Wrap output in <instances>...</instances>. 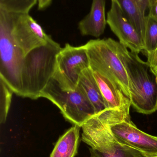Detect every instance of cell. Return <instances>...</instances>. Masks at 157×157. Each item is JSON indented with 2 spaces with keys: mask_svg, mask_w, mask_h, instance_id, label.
<instances>
[{
  "mask_svg": "<svg viewBox=\"0 0 157 157\" xmlns=\"http://www.w3.org/2000/svg\"><path fill=\"white\" fill-rule=\"evenodd\" d=\"M157 157V155H155V156H153V157Z\"/></svg>",
  "mask_w": 157,
  "mask_h": 157,
  "instance_id": "20",
  "label": "cell"
},
{
  "mask_svg": "<svg viewBox=\"0 0 157 157\" xmlns=\"http://www.w3.org/2000/svg\"><path fill=\"white\" fill-rule=\"evenodd\" d=\"M51 0H39L37 1L38 10H45L51 5L52 3Z\"/></svg>",
  "mask_w": 157,
  "mask_h": 157,
  "instance_id": "19",
  "label": "cell"
},
{
  "mask_svg": "<svg viewBox=\"0 0 157 157\" xmlns=\"http://www.w3.org/2000/svg\"><path fill=\"white\" fill-rule=\"evenodd\" d=\"M106 110L110 129L118 139L148 157L157 155V136L138 129L131 121L129 113L116 109Z\"/></svg>",
  "mask_w": 157,
  "mask_h": 157,
  "instance_id": "7",
  "label": "cell"
},
{
  "mask_svg": "<svg viewBox=\"0 0 157 157\" xmlns=\"http://www.w3.org/2000/svg\"><path fill=\"white\" fill-rule=\"evenodd\" d=\"M91 69L100 88L106 109L121 110L129 113L131 105L130 99L106 76L96 70Z\"/></svg>",
  "mask_w": 157,
  "mask_h": 157,
  "instance_id": "10",
  "label": "cell"
},
{
  "mask_svg": "<svg viewBox=\"0 0 157 157\" xmlns=\"http://www.w3.org/2000/svg\"><path fill=\"white\" fill-rule=\"evenodd\" d=\"M89 67L90 60L84 45L74 47L67 43L57 56L53 78L63 90H74L82 73Z\"/></svg>",
  "mask_w": 157,
  "mask_h": 157,
  "instance_id": "8",
  "label": "cell"
},
{
  "mask_svg": "<svg viewBox=\"0 0 157 157\" xmlns=\"http://www.w3.org/2000/svg\"><path fill=\"white\" fill-rule=\"evenodd\" d=\"M77 86L79 87L85 93L93 106L95 114L106 109L100 88L90 67L85 70L82 73Z\"/></svg>",
  "mask_w": 157,
  "mask_h": 157,
  "instance_id": "13",
  "label": "cell"
},
{
  "mask_svg": "<svg viewBox=\"0 0 157 157\" xmlns=\"http://www.w3.org/2000/svg\"><path fill=\"white\" fill-rule=\"evenodd\" d=\"M81 128L82 140L90 146L91 157H148L113 135L106 109L93 116Z\"/></svg>",
  "mask_w": 157,
  "mask_h": 157,
  "instance_id": "3",
  "label": "cell"
},
{
  "mask_svg": "<svg viewBox=\"0 0 157 157\" xmlns=\"http://www.w3.org/2000/svg\"><path fill=\"white\" fill-rule=\"evenodd\" d=\"M80 127L74 125L60 137L50 157H74L78 153Z\"/></svg>",
  "mask_w": 157,
  "mask_h": 157,
  "instance_id": "14",
  "label": "cell"
},
{
  "mask_svg": "<svg viewBox=\"0 0 157 157\" xmlns=\"http://www.w3.org/2000/svg\"><path fill=\"white\" fill-rule=\"evenodd\" d=\"M62 49L54 40L35 48L24 58L21 73V97L37 100L56 68V57Z\"/></svg>",
  "mask_w": 157,
  "mask_h": 157,
  "instance_id": "2",
  "label": "cell"
},
{
  "mask_svg": "<svg viewBox=\"0 0 157 157\" xmlns=\"http://www.w3.org/2000/svg\"><path fill=\"white\" fill-rule=\"evenodd\" d=\"M118 53L125 69L130 88L131 105L137 112L151 114L157 110V77L147 62L119 42Z\"/></svg>",
  "mask_w": 157,
  "mask_h": 157,
  "instance_id": "1",
  "label": "cell"
},
{
  "mask_svg": "<svg viewBox=\"0 0 157 157\" xmlns=\"http://www.w3.org/2000/svg\"><path fill=\"white\" fill-rule=\"evenodd\" d=\"M121 9L144 43L149 0H117ZM144 46V45H143Z\"/></svg>",
  "mask_w": 157,
  "mask_h": 157,
  "instance_id": "12",
  "label": "cell"
},
{
  "mask_svg": "<svg viewBox=\"0 0 157 157\" xmlns=\"http://www.w3.org/2000/svg\"><path fill=\"white\" fill-rule=\"evenodd\" d=\"M106 22L119 43L130 52L139 54L144 50L142 40L121 9L117 0H112Z\"/></svg>",
  "mask_w": 157,
  "mask_h": 157,
  "instance_id": "9",
  "label": "cell"
},
{
  "mask_svg": "<svg viewBox=\"0 0 157 157\" xmlns=\"http://www.w3.org/2000/svg\"><path fill=\"white\" fill-rule=\"evenodd\" d=\"M13 92L5 82L0 78V123L4 124L11 103Z\"/></svg>",
  "mask_w": 157,
  "mask_h": 157,
  "instance_id": "16",
  "label": "cell"
},
{
  "mask_svg": "<svg viewBox=\"0 0 157 157\" xmlns=\"http://www.w3.org/2000/svg\"><path fill=\"white\" fill-rule=\"evenodd\" d=\"M23 61L13 41L10 13L0 7V78L19 96Z\"/></svg>",
  "mask_w": 157,
  "mask_h": 157,
  "instance_id": "6",
  "label": "cell"
},
{
  "mask_svg": "<svg viewBox=\"0 0 157 157\" xmlns=\"http://www.w3.org/2000/svg\"><path fill=\"white\" fill-rule=\"evenodd\" d=\"M40 97L52 102L67 121L80 128L95 114L93 106L79 87L77 86L74 90H63L53 78L42 91Z\"/></svg>",
  "mask_w": 157,
  "mask_h": 157,
  "instance_id": "5",
  "label": "cell"
},
{
  "mask_svg": "<svg viewBox=\"0 0 157 157\" xmlns=\"http://www.w3.org/2000/svg\"><path fill=\"white\" fill-rule=\"evenodd\" d=\"M105 1L94 0L90 13L79 22L78 28L82 36L100 37L107 24L105 16Z\"/></svg>",
  "mask_w": 157,
  "mask_h": 157,
  "instance_id": "11",
  "label": "cell"
},
{
  "mask_svg": "<svg viewBox=\"0 0 157 157\" xmlns=\"http://www.w3.org/2000/svg\"><path fill=\"white\" fill-rule=\"evenodd\" d=\"M143 45L145 54L157 49V22L148 15Z\"/></svg>",
  "mask_w": 157,
  "mask_h": 157,
  "instance_id": "15",
  "label": "cell"
},
{
  "mask_svg": "<svg viewBox=\"0 0 157 157\" xmlns=\"http://www.w3.org/2000/svg\"><path fill=\"white\" fill-rule=\"evenodd\" d=\"M147 58L148 65L151 72L157 77V49L150 53L144 54Z\"/></svg>",
  "mask_w": 157,
  "mask_h": 157,
  "instance_id": "17",
  "label": "cell"
},
{
  "mask_svg": "<svg viewBox=\"0 0 157 157\" xmlns=\"http://www.w3.org/2000/svg\"><path fill=\"white\" fill-rule=\"evenodd\" d=\"M148 16L157 22V0H149Z\"/></svg>",
  "mask_w": 157,
  "mask_h": 157,
  "instance_id": "18",
  "label": "cell"
},
{
  "mask_svg": "<svg viewBox=\"0 0 157 157\" xmlns=\"http://www.w3.org/2000/svg\"><path fill=\"white\" fill-rule=\"evenodd\" d=\"M118 42L111 38L93 39L84 44L90 67L106 76L130 99V88L124 67L118 53Z\"/></svg>",
  "mask_w": 157,
  "mask_h": 157,
  "instance_id": "4",
  "label": "cell"
}]
</instances>
